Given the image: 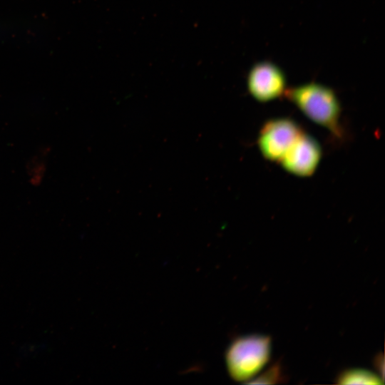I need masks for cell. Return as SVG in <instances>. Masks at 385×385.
<instances>
[{"instance_id":"cell-1","label":"cell","mask_w":385,"mask_h":385,"mask_svg":"<svg viewBox=\"0 0 385 385\" xmlns=\"http://www.w3.org/2000/svg\"><path fill=\"white\" fill-rule=\"evenodd\" d=\"M284 95L312 122L329 130L334 137L342 138V108L332 88L311 82L287 88Z\"/></svg>"},{"instance_id":"cell-2","label":"cell","mask_w":385,"mask_h":385,"mask_svg":"<svg viewBox=\"0 0 385 385\" xmlns=\"http://www.w3.org/2000/svg\"><path fill=\"white\" fill-rule=\"evenodd\" d=\"M271 342L268 337L255 334L239 338L230 346L226 363L230 376L237 381H248L269 361Z\"/></svg>"},{"instance_id":"cell-3","label":"cell","mask_w":385,"mask_h":385,"mask_svg":"<svg viewBox=\"0 0 385 385\" xmlns=\"http://www.w3.org/2000/svg\"><path fill=\"white\" fill-rule=\"evenodd\" d=\"M303 132L299 125L291 118L270 119L260 130L257 145L265 159L279 163Z\"/></svg>"},{"instance_id":"cell-4","label":"cell","mask_w":385,"mask_h":385,"mask_svg":"<svg viewBox=\"0 0 385 385\" xmlns=\"http://www.w3.org/2000/svg\"><path fill=\"white\" fill-rule=\"evenodd\" d=\"M322 156V150L318 140L303 132L279 163L290 174L309 177L315 173Z\"/></svg>"},{"instance_id":"cell-5","label":"cell","mask_w":385,"mask_h":385,"mask_svg":"<svg viewBox=\"0 0 385 385\" xmlns=\"http://www.w3.org/2000/svg\"><path fill=\"white\" fill-rule=\"evenodd\" d=\"M286 76L282 70L270 61L255 63L247 76V89L250 95L260 102H268L284 94Z\"/></svg>"},{"instance_id":"cell-6","label":"cell","mask_w":385,"mask_h":385,"mask_svg":"<svg viewBox=\"0 0 385 385\" xmlns=\"http://www.w3.org/2000/svg\"><path fill=\"white\" fill-rule=\"evenodd\" d=\"M340 384H381L380 378L372 372L365 369H349L341 373L337 379Z\"/></svg>"},{"instance_id":"cell-7","label":"cell","mask_w":385,"mask_h":385,"mask_svg":"<svg viewBox=\"0 0 385 385\" xmlns=\"http://www.w3.org/2000/svg\"><path fill=\"white\" fill-rule=\"evenodd\" d=\"M29 180L33 185H39L43 178L46 170L45 161L36 155L32 158L28 164Z\"/></svg>"},{"instance_id":"cell-8","label":"cell","mask_w":385,"mask_h":385,"mask_svg":"<svg viewBox=\"0 0 385 385\" xmlns=\"http://www.w3.org/2000/svg\"><path fill=\"white\" fill-rule=\"evenodd\" d=\"M283 379L282 367L279 364H274L266 372L259 376L252 384H274Z\"/></svg>"}]
</instances>
